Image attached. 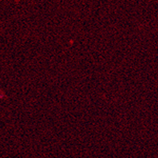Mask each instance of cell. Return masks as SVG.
Returning a JSON list of instances; mask_svg holds the SVG:
<instances>
[]
</instances>
